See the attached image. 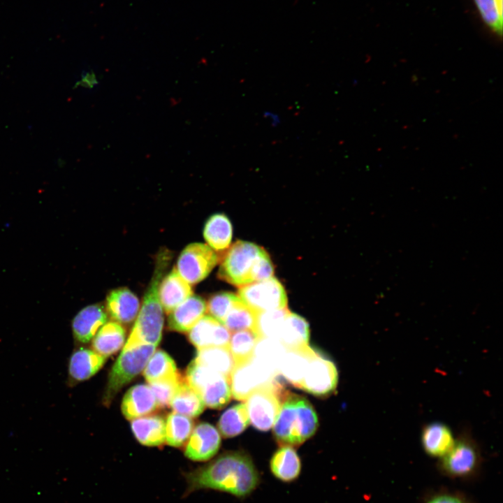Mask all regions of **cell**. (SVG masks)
<instances>
[{"mask_svg":"<svg viewBox=\"0 0 503 503\" xmlns=\"http://www.w3.org/2000/svg\"><path fill=\"white\" fill-rule=\"evenodd\" d=\"M184 493L207 489L230 494L240 500L250 496L261 483L252 458L242 451L226 452L210 462L185 473Z\"/></svg>","mask_w":503,"mask_h":503,"instance_id":"obj_1","label":"cell"},{"mask_svg":"<svg viewBox=\"0 0 503 503\" xmlns=\"http://www.w3.org/2000/svg\"><path fill=\"white\" fill-rule=\"evenodd\" d=\"M170 260V252L162 251L159 253L152 280L144 295L140 312L124 348L141 344L156 347L160 342L163 326V313L159 288Z\"/></svg>","mask_w":503,"mask_h":503,"instance_id":"obj_2","label":"cell"},{"mask_svg":"<svg viewBox=\"0 0 503 503\" xmlns=\"http://www.w3.org/2000/svg\"><path fill=\"white\" fill-rule=\"evenodd\" d=\"M318 425L317 415L309 402L289 393L274 423L273 434L280 446H298L315 433Z\"/></svg>","mask_w":503,"mask_h":503,"instance_id":"obj_3","label":"cell"},{"mask_svg":"<svg viewBox=\"0 0 503 503\" xmlns=\"http://www.w3.org/2000/svg\"><path fill=\"white\" fill-rule=\"evenodd\" d=\"M266 251L254 243L238 240L229 247L222 257L218 277L241 287L259 280Z\"/></svg>","mask_w":503,"mask_h":503,"instance_id":"obj_4","label":"cell"},{"mask_svg":"<svg viewBox=\"0 0 503 503\" xmlns=\"http://www.w3.org/2000/svg\"><path fill=\"white\" fill-rule=\"evenodd\" d=\"M156 347L141 344L123 349L109 374L103 403L108 405L116 394L143 371Z\"/></svg>","mask_w":503,"mask_h":503,"instance_id":"obj_5","label":"cell"},{"mask_svg":"<svg viewBox=\"0 0 503 503\" xmlns=\"http://www.w3.org/2000/svg\"><path fill=\"white\" fill-rule=\"evenodd\" d=\"M289 393L277 378L252 392L245 400V404L252 425L261 431L269 430Z\"/></svg>","mask_w":503,"mask_h":503,"instance_id":"obj_6","label":"cell"},{"mask_svg":"<svg viewBox=\"0 0 503 503\" xmlns=\"http://www.w3.org/2000/svg\"><path fill=\"white\" fill-rule=\"evenodd\" d=\"M185 381L199 393L205 405L209 408L221 409L231 400L230 378L194 360L187 367Z\"/></svg>","mask_w":503,"mask_h":503,"instance_id":"obj_7","label":"cell"},{"mask_svg":"<svg viewBox=\"0 0 503 503\" xmlns=\"http://www.w3.org/2000/svg\"><path fill=\"white\" fill-rule=\"evenodd\" d=\"M218 261V255L207 245L194 242L182 251L175 268L189 284H195L206 278Z\"/></svg>","mask_w":503,"mask_h":503,"instance_id":"obj_8","label":"cell"},{"mask_svg":"<svg viewBox=\"0 0 503 503\" xmlns=\"http://www.w3.org/2000/svg\"><path fill=\"white\" fill-rule=\"evenodd\" d=\"M238 296L256 312L287 307L285 289L274 277L240 287Z\"/></svg>","mask_w":503,"mask_h":503,"instance_id":"obj_9","label":"cell"},{"mask_svg":"<svg viewBox=\"0 0 503 503\" xmlns=\"http://www.w3.org/2000/svg\"><path fill=\"white\" fill-rule=\"evenodd\" d=\"M278 375L252 356L235 365L230 376L232 396L237 400H245L252 392L273 381Z\"/></svg>","mask_w":503,"mask_h":503,"instance_id":"obj_10","label":"cell"},{"mask_svg":"<svg viewBox=\"0 0 503 503\" xmlns=\"http://www.w3.org/2000/svg\"><path fill=\"white\" fill-rule=\"evenodd\" d=\"M478 446L468 431L455 439L451 449L441 458V467L449 475L463 476L472 473L479 462Z\"/></svg>","mask_w":503,"mask_h":503,"instance_id":"obj_11","label":"cell"},{"mask_svg":"<svg viewBox=\"0 0 503 503\" xmlns=\"http://www.w3.org/2000/svg\"><path fill=\"white\" fill-rule=\"evenodd\" d=\"M338 373L335 364L317 351L312 357L299 388L318 397L333 393L337 385Z\"/></svg>","mask_w":503,"mask_h":503,"instance_id":"obj_12","label":"cell"},{"mask_svg":"<svg viewBox=\"0 0 503 503\" xmlns=\"http://www.w3.org/2000/svg\"><path fill=\"white\" fill-rule=\"evenodd\" d=\"M220 446L221 437L218 430L210 423H201L192 430L184 455L194 461H206L217 454Z\"/></svg>","mask_w":503,"mask_h":503,"instance_id":"obj_13","label":"cell"},{"mask_svg":"<svg viewBox=\"0 0 503 503\" xmlns=\"http://www.w3.org/2000/svg\"><path fill=\"white\" fill-rule=\"evenodd\" d=\"M231 333L226 326L209 315H204L189 330V340L198 349L228 347Z\"/></svg>","mask_w":503,"mask_h":503,"instance_id":"obj_14","label":"cell"},{"mask_svg":"<svg viewBox=\"0 0 503 503\" xmlns=\"http://www.w3.org/2000/svg\"><path fill=\"white\" fill-rule=\"evenodd\" d=\"M108 318L106 309L101 303L82 308L72 321L75 340L80 344L89 342L100 328L107 322Z\"/></svg>","mask_w":503,"mask_h":503,"instance_id":"obj_15","label":"cell"},{"mask_svg":"<svg viewBox=\"0 0 503 503\" xmlns=\"http://www.w3.org/2000/svg\"><path fill=\"white\" fill-rule=\"evenodd\" d=\"M139 308L138 297L126 287L113 289L107 295L106 312L114 321L120 324L131 323L136 318Z\"/></svg>","mask_w":503,"mask_h":503,"instance_id":"obj_16","label":"cell"},{"mask_svg":"<svg viewBox=\"0 0 503 503\" xmlns=\"http://www.w3.org/2000/svg\"><path fill=\"white\" fill-rule=\"evenodd\" d=\"M122 411L126 418L133 420L155 411L158 408L156 397L146 384H137L125 393L122 402Z\"/></svg>","mask_w":503,"mask_h":503,"instance_id":"obj_17","label":"cell"},{"mask_svg":"<svg viewBox=\"0 0 503 503\" xmlns=\"http://www.w3.org/2000/svg\"><path fill=\"white\" fill-rule=\"evenodd\" d=\"M106 357L94 350L79 348L70 356L68 367V382L73 385L89 379L103 367Z\"/></svg>","mask_w":503,"mask_h":503,"instance_id":"obj_18","label":"cell"},{"mask_svg":"<svg viewBox=\"0 0 503 503\" xmlns=\"http://www.w3.org/2000/svg\"><path fill=\"white\" fill-rule=\"evenodd\" d=\"M206 311L205 301L198 296H191L168 314V327L180 333L189 332Z\"/></svg>","mask_w":503,"mask_h":503,"instance_id":"obj_19","label":"cell"},{"mask_svg":"<svg viewBox=\"0 0 503 503\" xmlns=\"http://www.w3.org/2000/svg\"><path fill=\"white\" fill-rule=\"evenodd\" d=\"M455 439L451 428L442 422L429 423L421 430L422 446L425 452L432 457H443L451 449Z\"/></svg>","mask_w":503,"mask_h":503,"instance_id":"obj_20","label":"cell"},{"mask_svg":"<svg viewBox=\"0 0 503 503\" xmlns=\"http://www.w3.org/2000/svg\"><path fill=\"white\" fill-rule=\"evenodd\" d=\"M192 294L191 286L179 275L175 268L163 276L160 282L159 299L167 314Z\"/></svg>","mask_w":503,"mask_h":503,"instance_id":"obj_21","label":"cell"},{"mask_svg":"<svg viewBox=\"0 0 503 503\" xmlns=\"http://www.w3.org/2000/svg\"><path fill=\"white\" fill-rule=\"evenodd\" d=\"M270 470L277 480L290 483L296 481L302 470V462L296 449L291 446H280L272 455Z\"/></svg>","mask_w":503,"mask_h":503,"instance_id":"obj_22","label":"cell"},{"mask_svg":"<svg viewBox=\"0 0 503 503\" xmlns=\"http://www.w3.org/2000/svg\"><path fill=\"white\" fill-rule=\"evenodd\" d=\"M315 353L316 351L309 345L299 349L286 350L279 365V374L299 388L310 359Z\"/></svg>","mask_w":503,"mask_h":503,"instance_id":"obj_23","label":"cell"},{"mask_svg":"<svg viewBox=\"0 0 503 503\" xmlns=\"http://www.w3.org/2000/svg\"><path fill=\"white\" fill-rule=\"evenodd\" d=\"M136 439L147 446H159L166 442V421L157 415L142 416L131 423Z\"/></svg>","mask_w":503,"mask_h":503,"instance_id":"obj_24","label":"cell"},{"mask_svg":"<svg viewBox=\"0 0 503 503\" xmlns=\"http://www.w3.org/2000/svg\"><path fill=\"white\" fill-rule=\"evenodd\" d=\"M309 328L307 321L289 312L286 316L277 340L286 350H293L308 346Z\"/></svg>","mask_w":503,"mask_h":503,"instance_id":"obj_25","label":"cell"},{"mask_svg":"<svg viewBox=\"0 0 503 503\" xmlns=\"http://www.w3.org/2000/svg\"><path fill=\"white\" fill-rule=\"evenodd\" d=\"M203 236L207 245L214 251H226L230 247L233 236L230 220L221 213L210 216L204 226Z\"/></svg>","mask_w":503,"mask_h":503,"instance_id":"obj_26","label":"cell"},{"mask_svg":"<svg viewBox=\"0 0 503 503\" xmlns=\"http://www.w3.org/2000/svg\"><path fill=\"white\" fill-rule=\"evenodd\" d=\"M125 335V329L120 323L114 321L105 323L93 337L92 349L107 358L122 347Z\"/></svg>","mask_w":503,"mask_h":503,"instance_id":"obj_27","label":"cell"},{"mask_svg":"<svg viewBox=\"0 0 503 503\" xmlns=\"http://www.w3.org/2000/svg\"><path fill=\"white\" fill-rule=\"evenodd\" d=\"M194 360L228 378L235 367V362L228 347L199 349Z\"/></svg>","mask_w":503,"mask_h":503,"instance_id":"obj_28","label":"cell"},{"mask_svg":"<svg viewBox=\"0 0 503 503\" xmlns=\"http://www.w3.org/2000/svg\"><path fill=\"white\" fill-rule=\"evenodd\" d=\"M170 406L173 412L189 418L199 416L205 407L199 393L184 380L177 388Z\"/></svg>","mask_w":503,"mask_h":503,"instance_id":"obj_29","label":"cell"},{"mask_svg":"<svg viewBox=\"0 0 503 503\" xmlns=\"http://www.w3.org/2000/svg\"><path fill=\"white\" fill-rule=\"evenodd\" d=\"M250 420L245 404H235L226 410L218 422L221 435L226 438L242 433L249 425Z\"/></svg>","mask_w":503,"mask_h":503,"instance_id":"obj_30","label":"cell"},{"mask_svg":"<svg viewBox=\"0 0 503 503\" xmlns=\"http://www.w3.org/2000/svg\"><path fill=\"white\" fill-rule=\"evenodd\" d=\"M286 349L277 340L260 337L254 348L253 358L277 374Z\"/></svg>","mask_w":503,"mask_h":503,"instance_id":"obj_31","label":"cell"},{"mask_svg":"<svg viewBox=\"0 0 503 503\" xmlns=\"http://www.w3.org/2000/svg\"><path fill=\"white\" fill-rule=\"evenodd\" d=\"M148 383L173 377L179 374L173 359L164 351H155L143 370Z\"/></svg>","mask_w":503,"mask_h":503,"instance_id":"obj_32","label":"cell"},{"mask_svg":"<svg viewBox=\"0 0 503 503\" xmlns=\"http://www.w3.org/2000/svg\"><path fill=\"white\" fill-rule=\"evenodd\" d=\"M194 428L191 418L170 413L166 421V442L170 446L181 447L189 439Z\"/></svg>","mask_w":503,"mask_h":503,"instance_id":"obj_33","label":"cell"},{"mask_svg":"<svg viewBox=\"0 0 503 503\" xmlns=\"http://www.w3.org/2000/svg\"><path fill=\"white\" fill-rule=\"evenodd\" d=\"M258 339V335L249 330L232 333L228 349L233 358L235 365L247 362L252 358Z\"/></svg>","mask_w":503,"mask_h":503,"instance_id":"obj_34","label":"cell"},{"mask_svg":"<svg viewBox=\"0 0 503 503\" xmlns=\"http://www.w3.org/2000/svg\"><path fill=\"white\" fill-rule=\"evenodd\" d=\"M256 317L257 312L240 298L228 312L222 323L232 333L249 330L256 333Z\"/></svg>","mask_w":503,"mask_h":503,"instance_id":"obj_35","label":"cell"},{"mask_svg":"<svg viewBox=\"0 0 503 503\" xmlns=\"http://www.w3.org/2000/svg\"><path fill=\"white\" fill-rule=\"evenodd\" d=\"M290 311L287 307L257 312L256 333L258 338L277 340L284 321Z\"/></svg>","mask_w":503,"mask_h":503,"instance_id":"obj_36","label":"cell"},{"mask_svg":"<svg viewBox=\"0 0 503 503\" xmlns=\"http://www.w3.org/2000/svg\"><path fill=\"white\" fill-rule=\"evenodd\" d=\"M486 24L497 35L502 34V0H474Z\"/></svg>","mask_w":503,"mask_h":503,"instance_id":"obj_37","label":"cell"},{"mask_svg":"<svg viewBox=\"0 0 503 503\" xmlns=\"http://www.w3.org/2000/svg\"><path fill=\"white\" fill-rule=\"evenodd\" d=\"M239 300L238 295L231 292L217 293L209 298L206 304L207 312L210 316L223 323L228 312Z\"/></svg>","mask_w":503,"mask_h":503,"instance_id":"obj_38","label":"cell"},{"mask_svg":"<svg viewBox=\"0 0 503 503\" xmlns=\"http://www.w3.org/2000/svg\"><path fill=\"white\" fill-rule=\"evenodd\" d=\"M183 380L179 373L171 378L149 383V386L156 397L159 408L170 407L172 398Z\"/></svg>","mask_w":503,"mask_h":503,"instance_id":"obj_39","label":"cell"},{"mask_svg":"<svg viewBox=\"0 0 503 503\" xmlns=\"http://www.w3.org/2000/svg\"><path fill=\"white\" fill-rule=\"evenodd\" d=\"M427 503H465L460 498L451 495H439L431 498Z\"/></svg>","mask_w":503,"mask_h":503,"instance_id":"obj_40","label":"cell"},{"mask_svg":"<svg viewBox=\"0 0 503 503\" xmlns=\"http://www.w3.org/2000/svg\"><path fill=\"white\" fill-rule=\"evenodd\" d=\"M263 115L272 127H277L282 124V118L277 112L267 110Z\"/></svg>","mask_w":503,"mask_h":503,"instance_id":"obj_41","label":"cell"}]
</instances>
